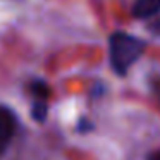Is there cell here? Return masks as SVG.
<instances>
[{
    "mask_svg": "<svg viewBox=\"0 0 160 160\" xmlns=\"http://www.w3.org/2000/svg\"><path fill=\"white\" fill-rule=\"evenodd\" d=\"M146 48V42L138 36L115 31L108 38V57L115 74L126 76L129 69L139 60Z\"/></svg>",
    "mask_w": 160,
    "mask_h": 160,
    "instance_id": "cell-1",
    "label": "cell"
},
{
    "mask_svg": "<svg viewBox=\"0 0 160 160\" xmlns=\"http://www.w3.org/2000/svg\"><path fill=\"white\" fill-rule=\"evenodd\" d=\"M16 128H18V121L14 112L7 107H0V157L9 146L11 139L14 138Z\"/></svg>",
    "mask_w": 160,
    "mask_h": 160,
    "instance_id": "cell-2",
    "label": "cell"
},
{
    "mask_svg": "<svg viewBox=\"0 0 160 160\" xmlns=\"http://www.w3.org/2000/svg\"><path fill=\"white\" fill-rule=\"evenodd\" d=\"M160 12V0H134L132 16L136 19H150Z\"/></svg>",
    "mask_w": 160,
    "mask_h": 160,
    "instance_id": "cell-3",
    "label": "cell"
},
{
    "mask_svg": "<svg viewBox=\"0 0 160 160\" xmlns=\"http://www.w3.org/2000/svg\"><path fill=\"white\" fill-rule=\"evenodd\" d=\"M47 112H48V105H47V102L42 100V98H36V102L33 103V108H31V115L38 122H43L47 119Z\"/></svg>",
    "mask_w": 160,
    "mask_h": 160,
    "instance_id": "cell-4",
    "label": "cell"
},
{
    "mask_svg": "<svg viewBox=\"0 0 160 160\" xmlns=\"http://www.w3.org/2000/svg\"><path fill=\"white\" fill-rule=\"evenodd\" d=\"M31 91L36 98H42V100H47L50 90H48V84L43 83V81H33L31 83Z\"/></svg>",
    "mask_w": 160,
    "mask_h": 160,
    "instance_id": "cell-5",
    "label": "cell"
},
{
    "mask_svg": "<svg viewBox=\"0 0 160 160\" xmlns=\"http://www.w3.org/2000/svg\"><path fill=\"white\" fill-rule=\"evenodd\" d=\"M148 28H150V31H152L153 35L160 36V18L153 19V21H152V22H150V24H148Z\"/></svg>",
    "mask_w": 160,
    "mask_h": 160,
    "instance_id": "cell-6",
    "label": "cell"
},
{
    "mask_svg": "<svg viewBox=\"0 0 160 160\" xmlns=\"http://www.w3.org/2000/svg\"><path fill=\"white\" fill-rule=\"evenodd\" d=\"M146 160H160V148L155 150V152H152V153H148Z\"/></svg>",
    "mask_w": 160,
    "mask_h": 160,
    "instance_id": "cell-7",
    "label": "cell"
}]
</instances>
